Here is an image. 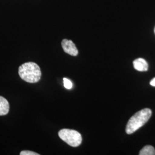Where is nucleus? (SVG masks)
Returning a JSON list of instances; mask_svg holds the SVG:
<instances>
[{"label": "nucleus", "mask_w": 155, "mask_h": 155, "mask_svg": "<svg viewBox=\"0 0 155 155\" xmlns=\"http://www.w3.org/2000/svg\"><path fill=\"white\" fill-rule=\"evenodd\" d=\"M18 74L24 81L28 83H35L40 81L41 77V71L36 63L27 62L20 66Z\"/></svg>", "instance_id": "nucleus-1"}, {"label": "nucleus", "mask_w": 155, "mask_h": 155, "mask_svg": "<svg viewBox=\"0 0 155 155\" xmlns=\"http://www.w3.org/2000/svg\"><path fill=\"white\" fill-rule=\"evenodd\" d=\"M152 116V111L145 108L137 111L128 121L126 127V133L131 134L142 127L149 120Z\"/></svg>", "instance_id": "nucleus-2"}, {"label": "nucleus", "mask_w": 155, "mask_h": 155, "mask_svg": "<svg viewBox=\"0 0 155 155\" xmlns=\"http://www.w3.org/2000/svg\"><path fill=\"white\" fill-rule=\"evenodd\" d=\"M58 135L63 141L72 147L79 146L82 141L81 134L75 130L63 129L59 132Z\"/></svg>", "instance_id": "nucleus-3"}, {"label": "nucleus", "mask_w": 155, "mask_h": 155, "mask_svg": "<svg viewBox=\"0 0 155 155\" xmlns=\"http://www.w3.org/2000/svg\"><path fill=\"white\" fill-rule=\"evenodd\" d=\"M61 46L64 51L67 54L73 56L78 55V51L75 45L71 40L63 39L61 41Z\"/></svg>", "instance_id": "nucleus-4"}, {"label": "nucleus", "mask_w": 155, "mask_h": 155, "mask_svg": "<svg viewBox=\"0 0 155 155\" xmlns=\"http://www.w3.org/2000/svg\"><path fill=\"white\" fill-rule=\"evenodd\" d=\"M134 68L139 71H147L148 69V64L143 58H138L133 61Z\"/></svg>", "instance_id": "nucleus-5"}, {"label": "nucleus", "mask_w": 155, "mask_h": 155, "mask_svg": "<svg viewBox=\"0 0 155 155\" xmlns=\"http://www.w3.org/2000/svg\"><path fill=\"white\" fill-rule=\"evenodd\" d=\"M9 111V104L7 100L0 96V116H5Z\"/></svg>", "instance_id": "nucleus-6"}, {"label": "nucleus", "mask_w": 155, "mask_h": 155, "mask_svg": "<svg viewBox=\"0 0 155 155\" xmlns=\"http://www.w3.org/2000/svg\"><path fill=\"white\" fill-rule=\"evenodd\" d=\"M140 155H155V148L151 145H146L140 151Z\"/></svg>", "instance_id": "nucleus-7"}, {"label": "nucleus", "mask_w": 155, "mask_h": 155, "mask_svg": "<svg viewBox=\"0 0 155 155\" xmlns=\"http://www.w3.org/2000/svg\"><path fill=\"white\" fill-rule=\"evenodd\" d=\"M64 86L67 89H71L72 87V83L71 81L67 78H63Z\"/></svg>", "instance_id": "nucleus-8"}, {"label": "nucleus", "mask_w": 155, "mask_h": 155, "mask_svg": "<svg viewBox=\"0 0 155 155\" xmlns=\"http://www.w3.org/2000/svg\"><path fill=\"white\" fill-rule=\"evenodd\" d=\"M20 155H39V153L34 152L30 150H23L20 153Z\"/></svg>", "instance_id": "nucleus-9"}, {"label": "nucleus", "mask_w": 155, "mask_h": 155, "mask_svg": "<svg viewBox=\"0 0 155 155\" xmlns=\"http://www.w3.org/2000/svg\"><path fill=\"white\" fill-rule=\"evenodd\" d=\"M150 84L153 87H155V78H153L150 82Z\"/></svg>", "instance_id": "nucleus-10"}, {"label": "nucleus", "mask_w": 155, "mask_h": 155, "mask_svg": "<svg viewBox=\"0 0 155 155\" xmlns=\"http://www.w3.org/2000/svg\"></svg>", "instance_id": "nucleus-11"}]
</instances>
